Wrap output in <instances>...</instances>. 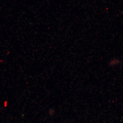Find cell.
Instances as JSON below:
<instances>
[{
	"label": "cell",
	"mask_w": 123,
	"mask_h": 123,
	"mask_svg": "<svg viewBox=\"0 0 123 123\" xmlns=\"http://www.w3.org/2000/svg\"><path fill=\"white\" fill-rule=\"evenodd\" d=\"M120 63V60L115 58L110 61L109 63V65L111 66H114L118 65Z\"/></svg>",
	"instance_id": "1"
}]
</instances>
